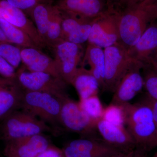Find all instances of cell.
I'll return each mask as SVG.
<instances>
[{
	"label": "cell",
	"instance_id": "obj_1",
	"mask_svg": "<svg viewBox=\"0 0 157 157\" xmlns=\"http://www.w3.org/2000/svg\"><path fill=\"white\" fill-rule=\"evenodd\" d=\"M157 7V0H145L120 11L119 42L128 50L156 19Z\"/></svg>",
	"mask_w": 157,
	"mask_h": 157
},
{
	"label": "cell",
	"instance_id": "obj_2",
	"mask_svg": "<svg viewBox=\"0 0 157 157\" xmlns=\"http://www.w3.org/2000/svg\"><path fill=\"white\" fill-rule=\"evenodd\" d=\"M124 125L133 137L136 146L143 150L152 148L157 133L156 126L150 107L144 102L122 105Z\"/></svg>",
	"mask_w": 157,
	"mask_h": 157
},
{
	"label": "cell",
	"instance_id": "obj_3",
	"mask_svg": "<svg viewBox=\"0 0 157 157\" xmlns=\"http://www.w3.org/2000/svg\"><path fill=\"white\" fill-rule=\"evenodd\" d=\"M1 122L0 135L5 142L53 131L48 124L22 109L11 113Z\"/></svg>",
	"mask_w": 157,
	"mask_h": 157
},
{
	"label": "cell",
	"instance_id": "obj_4",
	"mask_svg": "<svg viewBox=\"0 0 157 157\" xmlns=\"http://www.w3.org/2000/svg\"><path fill=\"white\" fill-rule=\"evenodd\" d=\"M61 102L48 93L24 91L21 109L29 112L47 124H60Z\"/></svg>",
	"mask_w": 157,
	"mask_h": 157
},
{
	"label": "cell",
	"instance_id": "obj_5",
	"mask_svg": "<svg viewBox=\"0 0 157 157\" xmlns=\"http://www.w3.org/2000/svg\"><path fill=\"white\" fill-rule=\"evenodd\" d=\"M61 102L60 121L65 129L84 136L92 135L97 130V121L90 117L78 104L67 94L59 98Z\"/></svg>",
	"mask_w": 157,
	"mask_h": 157
},
{
	"label": "cell",
	"instance_id": "obj_6",
	"mask_svg": "<svg viewBox=\"0 0 157 157\" xmlns=\"http://www.w3.org/2000/svg\"><path fill=\"white\" fill-rule=\"evenodd\" d=\"M104 85L103 90L113 93L133 60L120 42L104 48Z\"/></svg>",
	"mask_w": 157,
	"mask_h": 157
},
{
	"label": "cell",
	"instance_id": "obj_7",
	"mask_svg": "<svg viewBox=\"0 0 157 157\" xmlns=\"http://www.w3.org/2000/svg\"><path fill=\"white\" fill-rule=\"evenodd\" d=\"M120 11L111 9L93 21L88 44L107 48L119 42Z\"/></svg>",
	"mask_w": 157,
	"mask_h": 157
},
{
	"label": "cell",
	"instance_id": "obj_8",
	"mask_svg": "<svg viewBox=\"0 0 157 157\" xmlns=\"http://www.w3.org/2000/svg\"><path fill=\"white\" fill-rule=\"evenodd\" d=\"M16 78L27 90L48 93L58 98L67 94V83L62 78L48 73L20 70L16 72Z\"/></svg>",
	"mask_w": 157,
	"mask_h": 157
},
{
	"label": "cell",
	"instance_id": "obj_9",
	"mask_svg": "<svg viewBox=\"0 0 157 157\" xmlns=\"http://www.w3.org/2000/svg\"><path fill=\"white\" fill-rule=\"evenodd\" d=\"M143 64L133 60L113 92L110 104L123 105L130 103L142 90Z\"/></svg>",
	"mask_w": 157,
	"mask_h": 157
},
{
	"label": "cell",
	"instance_id": "obj_10",
	"mask_svg": "<svg viewBox=\"0 0 157 157\" xmlns=\"http://www.w3.org/2000/svg\"><path fill=\"white\" fill-rule=\"evenodd\" d=\"M66 157H105L124 151L94 138H83L70 141L63 149Z\"/></svg>",
	"mask_w": 157,
	"mask_h": 157
},
{
	"label": "cell",
	"instance_id": "obj_11",
	"mask_svg": "<svg viewBox=\"0 0 157 157\" xmlns=\"http://www.w3.org/2000/svg\"><path fill=\"white\" fill-rule=\"evenodd\" d=\"M52 48L55 55L54 59L58 66L62 78L68 84H70L81 60L82 55L81 45L63 41Z\"/></svg>",
	"mask_w": 157,
	"mask_h": 157
},
{
	"label": "cell",
	"instance_id": "obj_12",
	"mask_svg": "<svg viewBox=\"0 0 157 157\" xmlns=\"http://www.w3.org/2000/svg\"><path fill=\"white\" fill-rule=\"evenodd\" d=\"M55 6L63 13L90 21L113 9L107 0H56Z\"/></svg>",
	"mask_w": 157,
	"mask_h": 157
},
{
	"label": "cell",
	"instance_id": "obj_13",
	"mask_svg": "<svg viewBox=\"0 0 157 157\" xmlns=\"http://www.w3.org/2000/svg\"><path fill=\"white\" fill-rule=\"evenodd\" d=\"M51 145L43 134L6 142L5 157H37Z\"/></svg>",
	"mask_w": 157,
	"mask_h": 157
},
{
	"label": "cell",
	"instance_id": "obj_14",
	"mask_svg": "<svg viewBox=\"0 0 157 157\" xmlns=\"http://www.w3.org/2000/svg\"><path fill=\"white\" fill-rule=\"evenodd\" d=\"M97 129L104 141L117 148L130 151L137 147L133 137L124 126L114 124L101 118L97 122Z\"/></svg>",
	"mask_w": 157,
	"mask_h": 157
},
{
	"label": "cell",
	"instance_id": "obj_15",
	"mask_svg": "<svg viewBox=\"0 0 157 157\" xmlns=\"http://www.w3.org/2000/svg\"><path fill=\"white\" fill-rule=\"evenodd\" d=\"M24 91L17 78L0 77V121L21 108Z\"/></svg>",
	"mask_w": 157,
	"mask_h": 157
},
{
	"label": "cell",
	"instance_id": "obj_16",
	"mask_svg": "<svg viewBox=\"0 0 157 157\" xmlns=\"http://www.w3.org/2000/svg\"><path fill=\"white\" fill-rule=\"evenodd\" d=\"M157 50V24H150L137 43L128 49L133 60L143 65L152 64L154 55Z\"/></svg>",
	"mask_w": 157,
	"mask_h": 157
},
{
	"label": "cell",
	"instance_id": "obj_17",
	"mask_svg": "<svg viewBox=\"0 0 157 157\" xmlns=\"http://www.w3.org/2000/svg\"><path fill=\"white\" fill-rule=\"evenodd\" d=\"M21 62L31 72H43L62 78L56 61L36 48L21 49Z\"/></svg>",
	"mask_w": 157,
	"mask_h": 157
},
{
	"label": "cell",
	"instance_id": "obj_18",
	"mask_svg": "<svg viewBox=\"0 0 157 157\" xmlns=\"http://www.w3.org/2000/svg\"><path fill=\"white\" fill-rule=\"evenodd\" d=\"M70 84L75 88L80 100L98 95L100 89L99 82L90 70L83 67L78 68Z\"/></svg>",
	"mask_w": 157,
	"mask_h": 157
},
{
	"label": "cell",
	"instance_id": "obj_19",
	"mask_svg": "<svg viewBox=\"0 0 157 157\" xmlns=\"http://www.w3.org/2000/svg\"><path fill=\"white\" fill-rule=\"evenodd\" d=\"M84 59L89 65L90 70L99 82L100 89L104 90L105 74L104 49L97 45L88 44Z\"/></svg>",
	"mask_w": 157,
	"mask_h": 157
},
{
	"label": "cell",
	"instance_id": "obj_20",
	"mask_svg": "<svg viewBox=\"0 0 157 157\" xmlns=\"http://www.w3.org/2000/svg\"><path fill=\"white\" fill-rule=\"evenodd\" d=\"M62 13L55 6L51 5L46 43L47 47L53 48L63 41Z\"/></svg>",
	"mask_w": 157,
	"mask_h": 157
},
{
	"label": "cell",
	"instance_id": "obj_21",
	"mask_svg": "<svg viewBox=\"0 0 157 157\" xmlns=\"http://www.w3.org/2000/svg\"><path fill=\"white\" fill-rule=\"evenodd\" d=\"M0 27L12 44H16L22 48L39 49L27 34L6 20L0 18Z\"/></svg>",
	"mask_w": 157,
	"mask_h": 157
},
{
	"label": "cell",
	"instance_id": "obj_22",
	"mask_svg": "<svg viewBox=\"0 0 157 157\" xmlns=\"http://www.w3.org/2000/svg\"><path fill=\"white\" fill-rule=\"evenodd\" d=\"M51 5L52 4H39L35 6L28 13L33 21L39 36L46 45V37Z\"/></svg>",
	"mask_w": 157,
	"mask_h": 157
},
{
	"label": "cell",
	"instance_id": "obj_23",
	"mask_svg": "<svg viewBox=\"0 0 157 157\" xmlns=\"http://www.w3.org/2000/svg\"><path fill=\"white\" fill-rule=\"evenodd\" d=\"M142 75L144 87L146 90L147 96L157 100V70L153 65H143Z\"/></svg>",
	"mask_w": 157,
	"mask_h": 157
},
{
	"label": "cell",
	"instance_id": "obj_24",
	"mask_svg": "<svg viewBox=\"0 0 157 157\" xmlns=\"http://www.w3.org/2000/svg\"><path fill=\"white\" fill-rule=\"evenodd\" d=\"M78 104L82 110L93 119L98 121L102 118L104 108L98 95L80 100Z\"/></svg>",
	"mask_w": 157,
	"mask_h": 157
},
{
	"label": "cell",
	"instance_id": "obj_25",
	"mask_svg": "<svg viewBox=\"0 0 157 157\" xmlns=\"http://www.w3.org/2000/svg\"><path fill=\"white\" fill-rule=\"evenodd\" d=\"M11 43L0 44V56L14 69L19 67L21 62V49Z\"/></svg>",
	"mask_w": 157,
	"mask_h": 157
},
{
	"label": "cell",
	"instance_id": "obj_26",
	"mask_svg": "<svg viewBox=\"0 0 157 157\" xmlns=\"http://www.w3.org/2000/svg\"><path fill=\"white\" fill-rule=\"evenodd\" d=\"M93 21H86L70 33L65 41L81 45L88 42L91 29Z\"/></svg>",
	"mask_w": 157,
	"mask_h": 157
},
{
	"label": "cell",
	"instance_id": "obj_27",
	"mask_svg": "<svg viewBox=\"0 0 157 157\" xmlns=\"http://www.w3.org/2000/svg\"><path fill=\"white\" fill-rule=\"evenodd\" d=\"M102 119L114 124L124 125V113L123 106L110 104L104 108Z\"/></svg>",
	"mask_w": 157,
	"mask_h": 157
},
{
	"label": "cell",
	"instance_id": "obj_28",
	"mask_svg": "<svg viewBox=\"0 0 157 157\" xmlns=\"http://www.w3.org/2000/svg\"><path fill=\"white\" fill-rule=\"evenodd\" d=\"M12 6L28 14L35 6L41 4H51L53 0H6Z\"/></svg>",
	"mask_w": 157,
	"mask_h": 157
},
{
	"label": "cell",
	"instance_id": "obj_29",
	"mask_svg": "<svg viewBox=\"0 0 157 157\" xmlns=\"http://www.w3.org/2000/svg\"><path fill=\"white\" fill-rule=\"evenodd\" d=\"M15 70L6 60L0 56V75L1 76L7 78H16V72Z\"/></svg>",
	"mask_w": 157,
	"mask_h": 157
},
{
	"label": "cell",
	"instance_id": "obj_30",
	"mask_svg": "<svg viewBox=\"0 0 157 157\" xmlns=\"http://www.w3.org/2000/svg\"><path fill=\"white\" fill-rule=\"evenodd\" d=\"M37 157H66L63 149L51 145L44 151L39 154Z\"/></svg>",
	"mask_w": 157,
	"mask_h": 157
},
{
	"label": "cell",
	"instance_id": "obj_31",
	"mask_svg": "<svg viewBox=\"0 0 157 157\" xmlns=\"http://www.w3.org/2000/svg\"><path fill=\"white\" fill-rule=\"evenodd\" d=\"M144 102L148 104V106L150 107L157 129V100L152 99L147 96V98L145 99Z\"/></svg>",
	"mask_w": 157,
	"mask_h": 157
},
{
	"label": "cell",
	"instance_id": "obj_32",
	"mask_svg": "<svg viewBox=\"0 0 157 157\" xmlns=\"http://www.w3.org/2000/svg\"><path fill=\"white\" fill-rule=\"evenodd\" d=\"M143 154L140 150L130 151H123L120 153L108 156L105 157H141V155Z\"/></svg>",
	"mask_w": 157,
	"mask_h": 157
},
{
	"label": "cell",
	"instance_id": "obj_33",
	"mask_svg": "<svg viewBox=\"0 0 157 157\" xmlns=\"http://www.w3.org/2000/svg\"><path fill=\"white\" fill-rule=\"evenodd\" d=\"M112 9L120 11L121 10L124 0H107Z\"/></svg>",
	"mask_w": 157,
	"mask_h": 157
},
{
	"label": "cell",
	"instance_id": "obj_34",
	"mask_svg": "<svg viewBox=\"0 0 157 157\" xmlns=\"http://www.w3.org/2000/svg\"><path fill=\"white\" fill-rule=\"evenodd\" d=\"M144 1L145 0H124L121 11L127 8H130L137 5Z\"/></svg>",
	"mask_w": 157,
	"mask_h": 157
},
{
	"label": "cell",
	"instance_id": "obj_35",
	"mask_svg": "<svg viewBox=\"0 0 157 157\" xmlns=\"http://www.w3.org/2000/svg\"><path fill=\"white\" fill-rule=\"evenodd\" d=\"M3 43H11V42L7 39L6 35L4 34L2 30L0 27V44H3Z\"/></svg>",
	"mask_w": 157,
	"mask_h": 157
},
{
	"label": "cell",
	"instance_id": "obj_36",
	"mask_svg": "<svg viewBox=\"0 0 157 157\" xmlns=\"http://www.w3.org/2000/svg\"><path fill=\"white\" fill-rule=\"evenodd\" d=\"M156 147H157V134L154 142L152 146V148H154Z\"/></svg>",
	"mask_w": 157,
	"mask_h": 157
},
{
	"label": "cell",
	"instance_id": "obj_37",
	"mask_svg": "<svg viewBox=\"0 0 157 157\" xmlns=\"http://www.w3.org/2000/svg\"><path fill=\"white\" fill-rule=\"evenodd\" d=\"M153 157H157V152L154 155V156Z\"/></svg>",
	"mask_w": 157,
	"mask_h": 157
}]
</instances>
